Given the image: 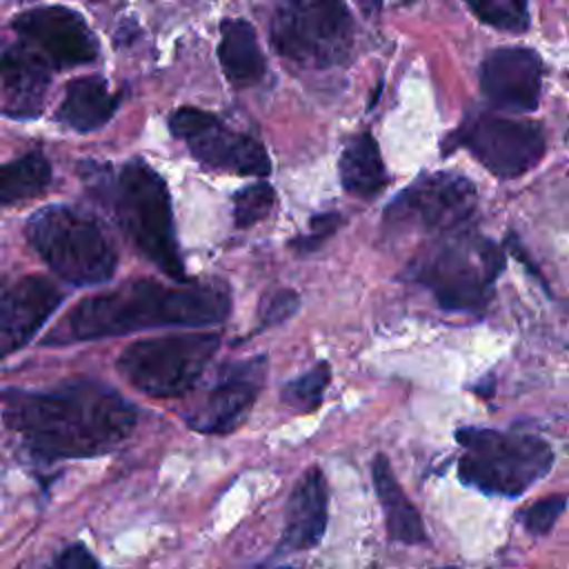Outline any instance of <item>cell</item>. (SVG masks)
Listing matches in <instances>:
<instances>
[{"label":"cell","mask_w":569,"mask_h":569,"mask_svg":"<svg viewBox=\"0 0 569 569\" xmlns=\"http://www.w3.org/2000/svg\"><path fill=\"white\" fill-rule=\"evenodd\" d=\"M340 227V213L336 211H325V213H318L309 220V233L305 236H298L291 240V249L296 253H311L316 251L325 240H329L336 229Z\"/></svg>","instance_id":"83f0119b"},{"label":"cell","mask_w":569,"mask_h":569,"mask_svg":"<svg viewBox=\"0 0 569 569\" xmlns=\"http://www.w3.org/2000/svg\"><path fill=\"white\" fill-rule=\"evenodd\" d=\"M267 376V358L253 356L224 365L213 385L184 413L189 429L211 436L233 433L251 413Z\"/></svg>","instance_id":"7c38bea8"},{"label":"cell","mask_w":569,"mask_h":569,"mask_svg":"<svg viewBox=\"0 0 569 569\" xmlns=\"http://www.w3.org/2000/svg\"><path fill=\"white\" fill-rule=\"evenodd\" d=\"M24 233L44 264L69 284L107 282L118 267V253L102 224L78 207H42L29 218Z\"/></svg>","instance_id":"5b68a950"},{"label":"cell","mask_w":569,"mask_h":569,"mask_svg":"<svg viewBox=\"0 0 569 569\" xmlns=\"http://www.w3.org/2000/svg\"><path fill=\"white\" fill-rule=\"evenodd\" d=\"M169 129L209 169L256 178H264L271 171V160L260 140L229 129L209 111L180 107L169 116Z\"/></svg>","instance_id":"8fae6325"},{"label":"cell","mask_w":569,"mask_h":569,"mask_svg":"<svg viewBox=\"0 0 569 569\" xmlns=\"http://www.w3.org/2000/svg\"><path fill=\"white\" fill-rule=\"evenodd\" d=\"M22 42L40 51L53 69L89 64L98 58V40L84 18L67 7L49 4L22 11L13 20Z\"/></svg>","instance_id":"4fadbf2b"},{"label":"cell","mask_w":569,"mask_h":569,"mask_svg":"<svg viewBox=\"0 0 569 569\" xmlns=\"http://www.w3.org/2000/svg\"><path fill=\"white\" fill-rule=\"evenodd\" d=\"M567 507V496L565 493H556V496H547L540 498L536 502H531L529 507L518 511V520L525 527L527 533L531 536H545L553 529L556 520L562 516Z\"/></svg>","instance_id":"484cf974"},{"label":"cell","mask_w":569,"mask_h":569,"mask_svg":"<svg viewBox=\"0 0 569 569\" xmlns=\"http://www.w3.org/2000/svg\"><path fill=\"white\" fill-rule=\"evenodd\" d=\"M51 184V164L40 151L0 162V207L38 198Z\"/></svg>","instance_id":"7402d4cb"},{"label":"cell","mask_w":569,"mask_h":569,"mask_svg":"<svg viewBox=\"0 0 569 569\" xmlns=\"http://www.w3.org/2000/svg\"><path fill=\"white\" fill-rule=\"evenodd\" d=\"M327 505L329 493L325 476L318 467H309L287 500L284 529L276 553L284 556L316 547L327 529Z\"/></svg>","instance_id":"e0dca14e"},{"label":"cell","mask_w":569,"mask_h":569,"mask_svg":"<svg viewBox=\"0 0 569 569\" xmlns=\"http://www.w3.org/2000/svg\"><path fill=\"white\" fill-rule=\"evenodd\" d=\"M49 569H100V565L84 545H69L53 558Z\"/></svg>","instance_id":"f1b7e54d"},{"label":"cell","mask_w":569,"mask_h":569,"mask_svg":"<svg viewBox=\"0 0 569 569\" xmlns=\"http://www.w3.org/2000/svg\"><path fill=\"white\" fill-rule=\"evenodd\" d=\"M89 164L93 176L84 173V178L96 182L100 198L109 196L113 216L136 249L176 282H187L173 227L171 196L160 173L142 158H131L120 167L118 176L104 180L100 164Z\"/></svg>","instance_id":"3957f363"},{"label":"cell","mask_w":569,"mask_h":569,"mask_svg":"<svg viewBox=\"0 0 569 569\" xmlns=\"http://www.w3.org/2000/svg\"><path fill=\"white\" fill-rule=\"evenodd\" d=\"M298 307H300V296L293 289H276L264 293L258 305L256 331H264L273 325H282L298 311Z\"/></svg>","instance_id":"4316f807"},{"label":"cell","mask_w":569,"mask_h":569,"mask_svg":"<svg viewBox=\"0 0 569 569\" xmlns=\"http://www.w3.org/2000/svg\"><path fill=\"white\" fill-rule=\"evenodd\" d=\"M62 302L60 289L42 276L20 278L0 296V358L24 347Z\"/></svg>","instance_id":"9a60e30c"},{"label":"cell","mask_w":569,"mask_h":569,"mask_svg":"<svg viewBox=\"0 0 569 569\" xmlns=\"http://www.w3.org/2000/svg\"><path fill=\"white\" fill-rule=\"evenodd\" d=\"M505 267L502 249L471 229L440 233L407 267V278L425 287L440 309L480 313Z\"/></svg>","instance_id":"277c9868"},{"label":"cell","mask_w":569,"mask_h":569,"mask_svg":"<svg viewBox=\"0 0 569 569\" xmlns=\"http://www.w3.org/2000/svg\"><path fill=\"white\" fill-rule=\"evenodd\" d=\"M338 173L342 189L362 200L376 198L387 187V169L371 133H358L345 144Z\"/></svg>","instance_id":"44dd1931"},{"label":"cell","mask_w":569,"mask_h":569,"mask_svg":"<svg viewBox=\"0 0 569 569\" xmlns=\"http://www.w3.org/2000/svg\"><path fill=\"white\" fill-rule=\"evenodd\" d=\"M358 4L362 7V11H365V13H373V11H378L380 0H358Z\"/></svg>","instance_id":"f546056e"},{"label":"cell","mask_w":569,"mask_h":569,"mask_svg":"<svg viewBox=\"0 0 569 569\" xmlns=\"http://www.w3.org/2000/svg\"><path fill=\"white\" fill-rule=\"evenodd\" d=\"M218 58L227 80L236 87H251L260 82L267 69L256 29L242 18H227L220 22Z\"/></svg>","instance_id":"ffe728a7"},{"label":"cell","mask_w":569,"mask_h":569,"mask_svg":"<svg viewBox=\"0 0 569 569\" xmlns=\"http://www.w3.org/2000/svg\"><path fill=\"white\" fill-rule=\"evenodd\" d=\"M329 380H331V367L327 360H320L313 369L289 380L280 389V400L298 413H311L320 407Z\"/></svg>","instance_id":"603a6c76"},{"label":"cell","mask_w":569,"mask_h":569,"mask_svg":"<svg viewBox=\"0 0 569 569\" xmlns=\"http://www.w3.org/2000/svg\"><path fill=\"white\" fill-rule=\"evenodd\" d=\"M269 40L289 62L327 69L347 60L353 20L345 0H280Z\"/></svg>","instance_id":"52a82bcc"},{"label":"cell","mask_w":569,"mask_h":569,"mask_svg":"<svg viewBox=\"0 0 569 569\" xmlns=\"http://www.w3.org/2000/svg\"><path fill=\"white\" fill-rule=\"evenodd\" d=\"M476 187L460 173L420 176L385 209L387 233H447L460 229L476 211Z\"/></svg>","instance_id":"9c48e42d"},{"label":"cell","mask_w":569,"mask_h":569,"mask_svg":"<svg viewBox=\"0 0 569 569\" xmlns=\"http://www.w3.org/2000/svg\"><path fill=\"white\" fill-rule=\"evenodd\" d=\"M371 478L382 507L389 540L402 545H422L427 540L422 518L411 505V500L405 496L400 482L391 471L389 460L382 453H378L371 462Z\"/></svg>","instance_id":"ac0fdd59"},{"label":"cell","mask_w":569,"mask_h":569,"mask_svg":"<svg viewBox=\"0 0 569 569\" xmlns=\"http://www.w3.org/2000/svg\"><path fill=\"white\" fill-rule=\"evenodd\" d=\"M231 293L224 282L162 284L149 278L127 280L111 291L73 305L42 338L47 347L124 336L151 327H209L227 320Z\"/></svg>","instance_id":"7a4b0ae2"},{"label":"cell","mask_w":569,"mask_h":569,"mask_svg":"<svg viewBox=\"0 0 569 569\" xmlns=\"http://www.w3.org/2000/svg\"><path fill=\"white\" fill-rule=\"evenodd\" d=\"M116 109L118 96L111 93L107 80L100 76H84L67 84L64 98L56 111V120L73 131L87 133L104 127Z\"/></svg>","instance_id":"d6986e66"},{"label":"cell","mask_w":569,"mask_h":569,"mask_svg":"<svg viewBox=\"0 0 569 569\" xmlns=\"http://www.w3.org/2000/svg\"><path fill=\"white\" fill-rule=\"evenodd\" d=\"M542 87V60L527 47H502L480 64V89L485 98L507 111H531L538 107Z\"/></svg>","instance_id":"5bb4252c"},{"label":"cell","mask_w":569,"mask_h":569,"mask_svg":"<svg viewBox=\"0 0 569 569\" xmlns=\"http://www.w3.org/2000/svg\"><path fill=\"white\" fill-rule=\"evenodd\" d=\"M469 9L485 24L520 33L529 27V4L527 0H467Z\"/></svg>","instance_id":"cb8c5ba5"},{"label":"cell","mask_w":569,"mask_h":569,"mask_svg":"<svg viewBox=\"0 0 569 569\" xmlns=\"http://www.w3.org/2000/svg\"><path fill=\"white\" fill-rule=\"evenodd\" d=\"M256 569H291V567H256Z\"/></svg>","instance_id":"4dcf8cb0"},{"label":"cell","mask_w":569,"mask_h":569,"mask_svg":"<svg viewBox=\"0 0 569 569\" xmlns=\"http://www.w3.org/2000/svg\"><path fill=\"white\" fill-rule=\"evenodd\" d=\"M449 142L465 147L498 178H518L527 173L545 153V136L536 122L482 111L469 116Z\"/></svg>","instance_id":"30bf717a"},{"label":"cell","mask_w":569,"mask_h":569,"mask_svg":"<svg viewBox=\"0 0 569 569\" xmlns=\"http://www.w3.org/2000/svg\"><path fill=\"white\" fill-rule=\"evenodd\" d=\"M0 409L4 425L40 462L104 456L138 420L124 396L91 378H71L44 391L4 389Z\"/></svg>","instance_id":"6da1fadb"},{"label":"cell","mask_w":569,"mask_h":569,"mask_svg":"<svg viewBox=\"0 0 569 569\" xmlns=\"http://www.w3.org/2000/svg\"><path fill=\"white\" fill-rule=\"evenodd\" d=\"M456 442L462 447L458 478L489 496L516 498L553 465V449L533 433L462 427L456 431Z\"/></svg>","instance_id":"8992f818"},{"label":"cell","mask_w":569,"mask_h":569,"mask_svg":"<svg viewBox=\"0 0 569 569\" xmlns=\"http://www.w3.org/2000/svg\"><path fill=\"white\" fill-rule=\"evenodd\" d=\"M442 569H447V567H442Z\"/></svg>","instance_id":"1f68e13d"},{"label":"cell","mask_w":569,"mask_h":569,"mask_svg":"<svg viewBox=\"0 0 569 569\" xmlns=\"http://www.w3.org/2000/svg\"><path fill=\"white\" fill-rule=\"evenodd\" d=\"M276 204V191L269 182L258 180L233 196V222L238 229H249L271 213Z\"/></svg>","instance_id":"d4e9b609"},{"label":"cell","mask_w":569,"mask_h":569,"mask_svg":"<svg viewBox=\"0 0 569 569\" xmlns=\"http://www.w3.org/2000/svg\"><path fill=\"white\" fill-rule=\"evenodd\" d=\"M53 64L27 42L0 56V111L11 118H36L44 104Z\"/></svg>","instance_id":"2e32d148"},{"label":"cell","mask_w":569,"mask_h":569,"mask_svg":"<svg viewBox=\"0 0 569 569\" xmlns=\"http://www.w3.org/2000/svg\"><path fill=\"white\" fill-rule=\"evenodd\" d=\"M218 333H178L131 342L116 360L120 376L151 398L187 393L213 360Z\"/></svg>","instance_id":"ba28073f"}]
</instances>
